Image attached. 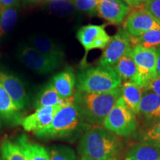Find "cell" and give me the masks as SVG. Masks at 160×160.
I'll use <instances>...</instances> for the list:
<instances>
[{
  "label": "cell",
  "instance_id": "7",
  "mask_svg": "<svg viewBox=\"0 0 160 160\" xmlns=\"http://www.w3.org/2000/svg\"><path fill=\"white\" fill-rule=\"evenodd\" d=\"M17 57L30 70L47 74L60 67L62 61L46 57L31 46L22 45L18 49Z\"/></svg>",
  "mask_w": 160,
  "mask_h": 160
},
{
  "label": "cell",
  "instance_id": "3",
  "mask_svg": "<svg viewBox=\"0 0 160 160\" xmlns=\"http://www.w3.org/2000/svg\"><path fill=\"white\" fill-rule=\"evenodd\" d=\"M121 85V78L113 67L99 65L93 68L83 67L77 75L76 87L79 91L107 93Z\"/></svg>",
  "mask_w": 160,
  "mask_h": 160
},
{
  "label": "cell",
  "instance_id": "30",
  "mask_svg": "<svg viewBox=\"0 0 160 160\" xmlns=\"http://www.w3.org/2000/svg\"><path fill=\"white\" fill-rule=\"evenodd\" d=\"M143 8L160 24V0H148L144 4Z\"/></svg>",
  "mask_w": 160,
  "mask_h": 160
},
{
  "label": "cell",
  "instance_id": "24",
  "mask_svg": "<svg viewBox=\"0 0 160 160\" xmlns=\"http://www.w3.org/2000/svg\"><path fill=\"white\" fill-rule=\"evenodd\" d=\"M131 47L141 46L145 48H158L160 47V30L150 31L135 37H130Z\"/></svg>",
  "mask_w": 160,
  "mask_h": 160
},
{
  "label": "cell",
  "instance_id": "1",
  "mask_svg": "<svg viewBox=\"0 0 160 160\" xmlns=\"http://www.w3.org/2000/svg\"><path fill=\"white\" fill-rule=\"evenodd\" d=\"M122 150L119 137L101 127L86 131L78 146V153L82 157L101 160H118Z\"/></svg>",
  "mask_w": 160,
  "mask_h": 160
},
{
  "label": "cell",
  "instance_id": "6",
  "mask_svg": "<svg viewBox=\"0 0 160 160\" xmlns=\"http://www.w3.org/2000/svg\"><path fill=\"white\" fill-rule=\"evenodd\" d=\"M77 38L85 49L81 65L85 67L86 59L89 51L94 49H105L111 41L112 37L105 31V25H87L82 26L77 32Z\"/></svg>",
  "mask_w": 160,
  "mask_h": 160
},
{
  "label": "cell",
  "instance_id": "35",
  "mask_svg": "<svg viewBox=\"0 0 160 160\" xmlns=\"http://www.w3.org/2000/svg\"><path fill=\"white\" fill-rule=\"evenodd\" d=\"M23 1L28 3H39L40 2L43 1V0H23Z\"/></svg>",
  "mask_w": 160,
  "mask_h": 160
},
{
  "label": "cell",
  "instance_id": "26",
  "mask_svg": "<svg viewBox=\"0 0 160 160\" xmlns=\"http://www.w3.org/2000/svg\"><path fill=\"white\" fill-rule=\"evenodd\" d=\"M0 153L3 160H28L19 145L8 139L1 143Z\"/></svg>",
  "mask_w": 160,
  "mask_h": 160
},
{
  "label": "cell",
  "instance_id": "27",
  "mask_svg": "<svg viewBox=\"0 0 160 160\" xmlns=\"http://www.w3.org/2000/svg\"><path fill=\"white\" fill-rule=\"evenodd\" d=\"M141 144L160 148V121L143 131L139 137Z\"/></svg>",
  "mask_w": 160,
  "mask_h": 160
},
{
  "label": "cell",
  "instance_id": "23",
  "mask_svg": "<svg viewBox=\"0 0 160 160\" xmlns=\"http://www.w3.org/2000/svg\"><path fill=\"white\" fill-rule=\"evenodd\" d=\"M19 18V7L0 8V39L8 34L15 28Z\"/></svg>",
  "mask_w": 160,
  "mask_h": 160
},
{
  "label": "cell",
  "instance_id": "39",
  "mask_svg": "<svg viewBox=\"0 0 160 160\" xmlns=\"http://www.w3.org/2000/svg\"><path fill=\"white\" fill-rule=\"evenodd\" d=\"M139 1L141 2H145L148 1V0H139Z\"/></svg>",
  "mask_w": 160,
  "mask_h": 160
},
{
  "label": "cell",
  "instance_id": "38",
  "mask_svg": "<svg viewBox=\"0 0 160 160\" xmlns=\"http://www.w3.org/2000/svg\"><path fill=\"white\" fill-rule=\"evenodd\" d=\"M125 160H134V159H131V158H128V157H126V158H125Z\"/></svg>",
  "mask_w": 160,
  "mask_h": 160
},
{
  "label": "cell",
  "instance_id": "40",
  "mask_svg": "<svg viewBox=\"0 0 160 160\" xmlns=\"http://www.w3.org/2000/svg\"><path fill=\"white\" fill-rule=\"evenodd\" d=\"M0 8H1V5H0Z\"/></svg>",
  "mask_w": 160,
  "mask_h": 160
},
{
  "label": "cell",
  "instance_id": "10",
  "mask_svg": "<svg viewBox=\"0 0 160 160\" xmlns=\"http://www.w3.org/2000/svg\"><path fill=\"white\" fill-rule=\"evenodd\" d=\"M131 48L129 35L124 30H120L112 37L98 61V65L113 68Z\"/></svg>",
  "mask_w": 160,
  "mask_h": 160
},
{
  "label": "cell",
  "instance_id": "20",
  "mask_svg": "<svg viewBox=\"0 0 160 160\" xmlns=\"http://www.w3.org/2000/svg\"><path fill=\"white\" fill-rule=\"evenodd\" d=\"M16 143L19 145L28 160H51L49 151L45 147L33 142L25 134L20 135Z\"/></svg>",
  "mask_w": 160,
  "mask_h": 160
},
{
  "label": "cell",
  "instance_id": "21",
  "mask_svg": "<svg viewBox=\"0 0 160 160\" xmlns=\"http://www.w3.org/2000/svg\"><path fill=\"white\" fill-rule=\"evenodd\" d=\"M131 50L132 48L119 60L113 68L122 80H128V82L139 85V73L137 65L132 58Z\"/></svg>",
  "mask_w": 160,
  "mask_h": 160
},
{
  "label": "cell",
  "instance_id": "13",
  "mask_svg": "<svg viewBox=\"0 0 160 160\" xmlns=\"http://www.w3.org/2000/svg\"><path fill=\"white\" fill-rule=\"evenodd\" d=\"M131 8L122 0H99L97 13L112 25H120L129 14Z\"/></svg>",
  "mask_w": 160,
  "mask_h": 160
},
{
  "label": "cell",
  "instance_id": "37",
  "mask_svg": "<svg viewBox=\"0 0 160 160\" xmlns=\"http://www.w3.org/2000/svg\"><path fill=\"white\" fill-rule=\"evenodd\" d=\"M45 2L47 3H50V2H57V1H59V0H44Z\"/></svg>",
  "mask_w": 160,
  "mask_h": 160
},
{
  "label": "cell",
  "instance_id": "25",
  "mask_svg": "<svg viewBox=\"0 0 160 160\" xmlns=\"http://www.w3.org/2000/svg\"><path fill=\"white\" fill-rule=\"evenodd\" d=\"M46 9L51 14L59 17H71L78 11L73 0H59L47 3Z\"/></svg>",
  "mask_w": 160,
  "mask_h": 160
},
{
  "label": "cell",
  "instance_id": "41",
  "mask_svg": "<svg viewBox=\"0 0 160 160\" xmlns=\"http://www.w3.org/2000/svg\"><path fill=\"white\" fill-rule=\"evenodd\" d=\"M159 160H160V159H159Z\"/></svg>",
  "mask_w": 160,
  "mask_h": 160
},
{
  "label": "cell",
  "instance_id": "34",
  "mask_svg": "<svg viewBox=\"0 0 160 160\" xmlns=\"http://www.w3.org/2000/svg\"><path fill=\"white\" fill-rule=\"evenodd\" d=\"M157 76L160 77V47L157 48Z\"/></svg>",
  "mask_w": 160,
  "mask_h": 160
},
{
  "label": "cell",
  "instance_id": "4",
  "mask_svg": "<svg viewBox=\"0 0 160 160\" xmlns=\"http://www.w3.org/2000/svg\"><path fill=\"white\" fill-rule=\"evenodd\" d=\"M85 123L74 104L65 106L53 118L51 125L34 134L39 139H60L77 133Z\"/></svg>",
  "mask_w": 160,
  "mask_h": 160
},
{
  "label": "cell",
  "instance_id": "15",
  "mask_svg": "<svg viewBox=\"0 0 160 160\" xmlns=\"http://www.w3.org/2000/svg\"><path fill=\"white\" fill-rule=\"evenodd\" d=\"M152 125L160 121V97L150 90H144L139 113Z\"/></svg>",
  "mask_w": 160,
  "mask_h": 160
},
{
  "label": "cell",
  "instance_id": "5",
  "mask_svg": "<svg viewBox=\"0 0 160 160\" xmlns=\"http://www.w3.org/2000/svg\"><path fill=\"white\" fill-rule=\"evenodd\" d=\"M104 128L121 137H130L137 129L135 114L125 105L122 97H120L108 115L104 120Z\"/></svg>",
  "mask_w": 160,
  "mask_h": 160
},
{
  "label": "cell",
  "instance_id": "36",
  "mask_svg": "<svg viewBox=\"0 0 160 160\" xmlns=\"http://www.w3.org/2000/svg\"><path fill=\"white\" fill-rule=\"evenodd\" d=\"M80 160H101V159H92V158L88 157H82Z\"/></svg>",
  "mask_w": 160,
  "mask_h": 160
},
{
  "label": "cell",
  "instance_id": "18",
  "mask_svg": "<svg viewBox=\"0 0 160 160\" xmlns=\"http://www.w3.org/2000/svg\"><path fill=\"white\" fill-rule=\"evenodd\" d=\"M31 47L37 50L46 57L62 61L65 58V52L53 40L42 35H34L30 37Z\"/></svg>",
  "mask_w": 160,
  "mask_h": 160
},
{
  "label": "cell",
  "instance_id": "2",
  "mask_svg": "<svg viewBox=\"0 0 160 160\" xmlns=\"http://www.w3.org/2000/svg\"><path fill=\"white\" fill-rule=\"evenodd\" d=\"M121 94L122 86L102 93L78 91L73 96V104L77 108L84 122L100 127Z\"/></svg>",
  "mask_w": 160,
  "mask_h": 160
},
{
  "label": "cell",
  "instance_id": "14",
  "mask_svg": "<svg viewBox=\"0 0 160 160\" xmlns=\"http://www.w3.org/2000/svg\"><path fill=\"white\" fill-rule=\"evenodd\" d=\"M23 119L22 111L18 108L11 97L0 85V125H19Z\"/></svg>",
  "mask_w": 160,
  "mask_h": 160
},
{
  "label": "cell",
  "instance_id": "19",
  "mask_svg": "<svg viewBox=\"0 0 160 160\" xmlns=\"http://www.w3.org/2000/svg\"><path fill=\"white\" fill-rule=\"evenodd\" d=\"M144 89L133 82H125L122 87L121 97L127 107L137 115L139 113V106L142 97Z\"/></svg>",
  "mask_w": 160,
  "mask_h": 160
},
{
  "label": "cell",
  "instance_id": "8",
  "mask_svg": "<svg viewBox=\"0 0 160 160\" xmlns=\"http://www.w3.org/2000/svg\"><path fill=\"white\" fill-rule=\"evenodd\" d=\"M131 56L138 69L139 85L144 88L157 77V49L133 47Z\"/></svg>",
  "mask_w": 160,
  "mask_h": 160
},
{
  "label": "cell",
  "instance_id": "28",
  "mask_svg": "<svg viewBox=\"0 0 160 160\" xmlns=\"http://www.w3.org/2000/svg\"><path fill=\"white\" fill-rule=\"evenodd\" d=\"M49 154L51 160H77L74 150L67 145H53Z\"/></svg>",
  "mask_w": 160,
  "mask_h": 160
},
{
  "label": "cell",
  "instance_id": "16",
  "mask_svg": "<svg viewBox=\"0 0 160 160\" xmlns=\"http://www.w3.org/2000/svg\"><path fill=\"white\" fill-rule=\"evenodd\" d=\"M77 77L71 68H66L57 73L51 80V83L63 99H71L73 97Z\"/></svg>",
  "mask_w": 160,
  "mask_h": 160
},
{
  "label": "cell",
  "instance_id": "32",
  "mask_svg": "<svg viewBox=\"0 0 160 160\" xmlns=\"http://www.w3.org/2000/svg\"><path fill=\"white\" fill-rule=\"evenodd\" d=\"M21 0H0V5L5 8L19 7Z\"/></svg>",
  "mask_w": 160,
  "mask_h": 160
},
{
  "label": "cell",
  "instance_id": "22",
  "mask_svg": "<svg viewBox=\"0 0 160 160\" xmlns=\"http://www.w3.org/2000/svg\"><path fill=\"white\" fill-rule=\"evenodd\" d=\"M126 157L134 160H159L160 148L146 144H137L129 149L126 153Z\"/></svg>",
  "mask_w": 160,
  "mask_h": 160
},
{
  "label": "cell",
  "instance_id": "12",
  "mask_svg": "<svg viewBox=\"0 0 160 160\" xmlns=\"http://www.w3.org/2000/svg\"><path fill=\"white\" fill-rule=\"evenodd\" d=\"M62 108L61 105L39 108L32 114L24 117L20 124L25 131L35 133L51 125L56 114Z\"/></svg>",
  "mask_w": 160,
  "mask_h": 160
},
{
  "label": "cell",
  "instance_id": "17",
  "mask_svg": "<svg viewBox=\"0 0 160 160\" xmlns=\"http://www.w3.org/2000/svg\"><path fill=\"white\" fill-rule=\"evenodd\" d=\"M73 104V97L63 99L59 95L51 82L47 84L36 98L34 106L37 108L42 107H53L61 105L62 107Z\"/></svg>",
  "mask_w": 160,
  "mask_h": 160
},
{
  "label": "cell",
  "instance_id": "29",
  "mask_svg": "<svg viewBox=\"0 0 160 160\" xmlns=\"http://www.w3.org/2000/svg\"><path fill=\"white\" fill-rule=\"evenodd\" d=\"M78 11L94 15L97 13V8L99 0H73Z\"/></svg>",
  "mask_w": 160,
  "mask_h": 160
},
{
  "label": "cell",
  "instance_id": "9",
  "mask_svg": "<svg viewBox=\"0 0 160 160\" xmlns=\"http://www.w3.org/2000/svg\"><path fill=\"white\" fill-rule=\"evenodd\" d=\"M123 30L129 37H135L145 32L160 30V24L142 7L130 11L125 19Z\"/></svg>",
  "mask_w": 160,
  "mask_h": 160
},
{
  "label": "cell",
  "instance_id": "31",
  "mask_svg": "<svg viewBox=\"0 0 160 160\" xmlns=\"http://www.w3.org/2000/svg\"><path fill=\"white\" fill-rule=\"evenodd\" d=\"M144 90H150L160 97V77L157 76L147 84Z\"/></svg>",
  "mask_w": 160,
  "mask_h": 160
},
{
  "label": "cell",
  "instance_id": "11",
  "mask_svg": "<svg viewBox=\"0 0 160 160\" xmlns=\"http://www.w3.org/2000/svg\"><path fill=\"white\" fill-rule=\"evenodd\" d=\"M0 85L20 111L26 108L29 97L25 85L19 77L0 68Z\"/></svg>",
  "mask_w": 160,
  "mask_h": 160
},
{
  "label": "cell",
  "instance_id": "33",
  "mask_svg": "<svg viewBox=\"0 0 160 160\" xmlns=\"http://www.w3.org/2000/svg\"><path fill=\"white\" fill-rule=\"evenodd\" d=\"M130 8H138L142 7V2L139 0H122Z\"/></svg>",
  "mask_w": 160,
  "mask_h": 160
}]
</instances>
